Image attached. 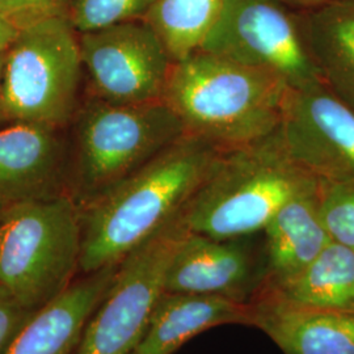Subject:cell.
<instances>
[{"instance_id": "cell-1", "label": "cell", "mask_w": 354, "mask_h": 354, "mask_svg": "<svg viewBox=\"0 0 354 354\" xmlns=\"http://www.w3.org/2000/svg\"><path fill=\"white\" fill-rule=\"evenodd\" d=\"M225 150L185 134L150 162L80 206L79 270L125 259L189 203Z\"/></svg>"}, {"instance_id": "cell-2", "label": "cell", "mask_w": 354, "mask_h": 354, "mask_svg": "<svg viewBox=\"0 0 354 354\" xmlns=\"http://www.w3.org/2000/svg\"><path fill=\"white\" fill-rule=\"evenodd\" d=\"M289 91L277 76L198 50L174 64L165 102L187 134L232 150L279 130Z\"/></svg>"}, {"instance_id": "cell-3", "label": "cell", "mask_w": 354, "mask_h": 354, "mask_svg": "<svg viewBox=\"0 0 354 354\" xmlns=\"http://www.w3.org/2000/svg\"><path fill=\"white\" fill-rule=\"evenodd\" d=\"M319 177L298 165L279 130L264 140L225 150L183 209L190 232L238 241L266 225Z\"/></svg>"}, {"instance_id": "cell-4", "label": "cell", "mask_w": 354, "mask_h": 354, "mask_svg": "<svg viewBox=\"0 0 354 354\" xmlns=\"http://www.w3.org/2000/svg\"><path fill=\"white\" fill-rule=\"evenodd\" d=\"M82 254V213L70 194L0 209V288L37 313L70 285Z\"/></svg>"}, {"instance_id": "cell-5", "label": "cell", "mask_w": 354, "mask_h": 354, "mask_svg": "<svg viewBox=\"0 0 354 354\" xmlns=\"http://www.w3.org/2000/svg\"><path fill=\"white\" fill-rule=\"evenodd\" d=\"M71 197L79 206L100 196L184 137L165 102L113 104L92 97L77 112Z\"/></svg>"}, {"instance_id": "cell-6", "label": "cell", "mask_w": 354, "mask_h": 354, "mask_svg": "<svg viewBox=\"0 0 354 354\" xmlns=\"http://www.w3.org/2000/svg\"><path fill=\"white\" fill-rule=\"evenodd\" d=\"M79 33L70 19L19 32L6 51L3 102L8 122L61 129L77 111L83 74Z\"/></svg>"}, {"instance_id": "cell-7", "label": "cell", "mask_w": 354, "mask_h": 354, "mask_svg": "<svg viewBox=\"0 0 354 354\" xmlns=\"http://www.w3.org/2000/svg\"><path fill=\"white\" fill-rule=\"evenodd\" d=\"M183 209L120 261L113 282L89 319L75 354H131L134 351L165 292V276L175 252L189 232Z\"/></svg>"}, {"instance_id": "cell-8", "label": "cell", "mask_w": 354, "mask_h": 354, "mask_svg": "<svg viewBox=\"0 0 354 354\" xmlns=\"http://www.w3.org/2000/svg\"><path fill=\"white\" fill-rule=\"evenodd\" d=\"M200 50L277 76L290 89L323 83L304 29L281 0H225Z\"/></svg>"}, {"instance_id": "cell-9", "label": "cell", "mask_w": 354, "mask_h": 354, "mask_svg": "<svg viewBox=\"0 0 354 354\" xmlns=\"http://www.w3.org/2000/svg\"><path fill=\"white\" fill-rule=\"evenodd\" d=\"M79 45L95 97L113 104L165 100L175 61L147 21L80 33Z\"/></svg>"}, {"instance_id": "cell-10", "label": "cell", "mask_w": 354, "mask_h": 354, "mask_svg": "<svg viewBox=\"0 0 354 354\" xmlns=\"http://www.w3.org/2000/svg\"><path fill=\"white\" fill-rule=\"evenodd\" d=\"M279 133L291 158L310 174L354 181V109L324 83L289 91Z\"/></svg>"}, {"instance_id": "cell-11", "label": "cell", "mask_w": 354, "mask_h": 354, "mask_svg": "<svg viewBox=\"0 0 354 354\" xmlns=\"http://www.w3.org/2000/svg\"><path fill=\"white\" fill-rule=\"evenodd\" d=\"M260 286L248 250L236 241L188 232L165 276V292L250 302Z\"/></svg>"}, {"instance_id": "cell-12", "label": "cell", "mask_w": 354, "mask_h": 354, "mask_svg": "<svg viewBox=\"0 0 354 354\" xmlns=\"http://www.w3.org/2000/svg\"><path fill=\"white\" fill-rule=\"evenodd\" d=\"M57 131L26 122L0 127V206L62 193L64 150Z\"/></svg>"}, {"instance_id": "cell-13", "label": "cell", "mask_w": 354, "mask_h": 354, "mask_svg": "<svg viewBox=\"0 0 354 354\" xmlns=\"http://www.w3.org/2000/svg\"><path fill=\"white\" fill-rule=\"evenodd\" d=\"M118 264L71 283L29 317L3 354H75L89 319L113 282Z\"/></svg>"}, {"instance_id": "cell-14", "label": "cell", "mask_w": 354, "mask_h": 354, "mask_svg": "<svg viewBox=\"0 0 354 354\" xmlns=\"http://www.w3.org/2000/svg\"><path fill=\"white\" fill-rule=\"evenodd\" d=\"M250 304L251 326L283 354H354V313L304 308L261 292Z\"/></svg>"}, {"instance_id": "cell-15", "label": "cell", "mask_w": 354, "mask_h": 354, "mask_svg": "<svg viewBox=\"0 0 354 354\" xmlns=\"http://www.w3.org/2000/svg\"><path fill=\"white\" fill-rule=\"evenodd\" d=\"M319 190L320 178L291 197L266 225V270L257 290L297 276L330 241L320 218Z\"/></svg>"}, {"instance_id": "cell-16", "label": "cell", "mask_w": 354, "mask_h": 354, "mask_svg": "<svg viewBox=\"0 0 354 354\" xmlns=\"http://www.w3.org/2000/svg\"><path fill=\"white\" fill-rule=\"evenodd\" d=\"M225 324L251 326L250 302L165 291L131 354H172L194 336Z\"/></svg>"}, {"instance_id": "cell-17", "label": "cell", "mask_w": 354, "mask_h": 354, "mask_svg": "<svg viewBox=\"0 0 354 354\" xmlns=\"http://www.w3.org/2000/svg\"><path fill=\"white\" fill-rule=\"evenodd\" d=\"M304 30L323 83L354 109V0L317 7Z\"/></svg>"}, {"instance_id": "cell-18", "label": "cell", "mask_w": 354, "mask_h": 354, "mask_svg": "<svg viewBox=\"0 0 354 354\" xmlns=\"http://www.w3.org/2000/svg\"><path fill=\"white\" fill-rule=\"evenodd\" d=\"M257 292L304 308L354 313V250L329 241L297 276Z\"/></svg>"}, {"instance_id": "cell-19", "label": "cell", "mask_w": 354, "mask_h": 354, "mask_svg": "<svg viewBox=\"0 0 354 354\" xmlns=\"http://www.w3.org/2000/svg\"><path fill=\"white\" fill-rule=\"evenodd\" d=\"M225 0H158L145 19L177 62L200 50Z\"/></svg>"}, {"instance_id": "cell-20", "label": "cell", "mask_w": 354, "mask_h": 354, "mask_svg": "<svg viewBox=\"0 0 354 354\" xmlns=\"http://www.w3.org/2000/svg\"><path fill=\"white\" fill-rule=\"evenodd\" d=\"M158 0H73L70 23L87 33L129 21L145 20Z\"/></svg>"}, {"instance_id": "cell-21", "label": "cell", "mask_w": 354, "mask_h": 354, "mask_svg": "<svg viewBox=\"0 0 354 354\" xmlns=\"http://www.w3.org/2000/svg\"><path fill=\"white\" fill-rule=\"evenodd\" d=\"M319 210L330 241L354 250V181L320 178Z\"/></svg>"}, {"instance_id": "cell-22", "label": "cell", "mask_w": 354, "mask_h": 354, "mask_svg": "<svg viewBox=\"0 0 354 354\" xmlns=\"http://www.w3.org/2000/svg\"><path fill=\"white\" fill-rule=\"evenodd\" d=\"M73 0H0V16L19 30L53 19H68Z\"/></svg>"}, {"instance_id": "cell-23", "label": "cell", "mask_w": 354, "mask_h": 354, "mask_svg": "<svg viewBox=\"0 0 354 354\" xmlns=\"http://www.w3.org/2000/svg\"><path fill=\"white\" fill-rule=\"evenodd\" d=\"M33 314L0 288V354L6 352L16 333Z\"/></svg>"}, {"instance_id": "cell-24", "label": "cell", "mask_w": 354, "mask_h": 354, "mask_svg": "<svg viewBox=\"0 0 354 354\" xmlns=\"http://www.w3.org/2000/svg\"><path fill=\"white\" fill-rule=\"evenodd\" d=\"M19 32L20 30L16 26L6 20L3 16H0V54L8 50V48L17 37Z\"/></svg>"}, {"instance_id": "cell-25", "label": "cell", "mask_w": 354, "mask_h": 354, "mask_svg": "<svg viewBox=\"0 0 354 354\" xmlns=\"http://www.w3.org/2000/svg\"><path fill=\"white\" fill-rule=\"evenodd\" d=\"M4 64H6V51L0 54V127L8 122V118L4 111V102H3V76H4Z\"/></svg>"}, {"instance_id": "cell-26", "label": "cell", "mask_w": 354, "mask_h": 354, "mask_svg": "<svg viewBox=\"0 0 354 354\" xmlns=\"http://www.w3.org/2000/svg\"><path fill=\"white\" fill-rule=\"evenodd\" d=\"M282 3H291V4H298V6H306V7H322L326 6L333 0H281Z\"/></svg>"}, {"instance_id": "cell-27", "label": "cell", "mask_w": 354, "mask_h": 354, "mask_svg": "<svg viewBox=\"0 0 354 354\" xmlns=\"http://www.w3.org/2000/svg\"><path fill=\"white\" fill-rule=\"evenodd\" d=\"M1 207H3V206H0V209H1Z\"/></svg>"}]
</instances>
